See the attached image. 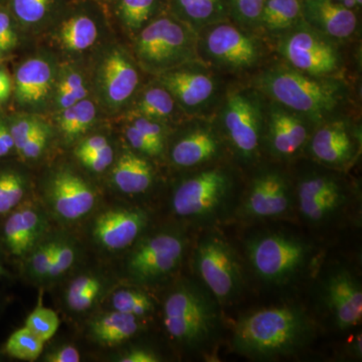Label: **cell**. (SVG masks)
<instances>
[{"label":"cell","instance_id":"14","mask_svg":"<svg viewBox=\"0 0 362 362\" xmlns=\"http://www.w3.org/2000/svg\"><path fill=\"white\" fill-rule=\"evenodd\" d=\"M297 201L304 220L320 225L334 218L346 201V194L332 176L310 175L298 185Z\"/></svg>","mask_w":362,"mask_h":362},{"label":"cell","instance_id":"9","mask_svg":"<svg viewBox=\"0 0 362 362\" xmlns=\"http://www.w3.org/2000/svg\"><path fill=\"white\" fill-rule=\"evenodd\" d=\"M279 52L293 68L313 77L329 75L339 66L337 47L313 28L293 30L281 40Z\"/></svg>","mask_w":362,"mask_h":362},{"label":"cell","instance_id":"25","mask_svg":"<svg viewBox=\"0 0 362 362\" xmlns=\"http://www.w3.org/2000/svg\"><path fill=\"white\" fill-rule=\"evenodd\" d=\"M114 185L124 194H142L153 182V169L149 162L130 151L124 152L112 173Z\"/></svg>","mask_w":362,"mask_h":362},{"label":"cell","instance_id":"34","mask_svg":"<svg viewBox=\"0 0 362 362\" xmlns=\"http://www.w3.org/2000/svg\"><path fill=\"white\" fill-rule=\"evenodd\" d=\"M173 109L175 101L168 90L163 87L151 88L143 95L137 106V113L151 120H159L170 115Z\"/></svg>","mask_w":362,"mask_h":362},{"label":"cell","instance_id":"24","mask_svg":"<svg viewBox=\"0 0 362 362\" xmlns=\"http://www.w3.org/2000/svg\"><path fill=\"white\" fill-rule=\"evenodd\" d=\"M51 66L44 59H32L20 66L16 75V96L21 103H37L49 94Z\"/></svg>","mask_w":362,"mask_h":362},{"label":"cell","instance_id":"2","mask_svg":"<svg viewBox=\"0 0 362 362\" xmlns=\"http://www.w3.org/2000/svg\"><path fill=\"white\" fill-rule=\"evenodd\" d=\"M164 327L175 341L189 349L204 346L218 327L216 305L194 283L176 285L163 305Z\"/></svg>","mask_w":362,"mask_h":362},{"label":"cell","instance_id":"19","mask_svg":"<svg viewBox=\"0 0 362 362\" xmlns=\"http://www.w3.org/2000/svg\"><path fill=\"white\" fill-rule=\"evenodd\" d=\"M164 89L183 106L197 109L209 103L216 92V82L206 71L178 70L168 71L159 78Z\"/></svg>","mask_w":362,"mask_h":362},{"label":"cell","instance_id":"23","mask_svg":"<svg viewBox=\"0 0 362 362\" xmlns=\"http://www.w3.org/2000/svg\"><path fill=\"white\" fill-rule=\"evenodd\" d=\"M220 138L209 127H199L182 136L171 150V160L180 168H194L220 156Z\"/></svg>","mask_w":362,"mask_h":362},{"label":"cell","instance_id":"54","mask_svg":"<svg viewBox=\"0 0 362 362\" xmlns=\"http://www.w3.org/2000/svg\"><path fill=\"white\" fill-rule=\"evenodd\" d=\"M57 102L62 108L66 109L69 107L74 106L78 100L76 98L75 95L71 94L70 92H66V90H57Z\"/></svg>","mask_w":362,"mask_h":362},{"label":"cell","instance_id":"31","mask_svg":"<svg viewBox=\"0 0 362 362\" xmlns=\"http://www.w3.org/2000/svg\"><path fill=\"white\" fill-rule=\"evenodd\" d=\"M45 342L28 328L21 327L8 337L4 351L7 356L23 361H35L44 350Z\"/></svg>","mask_w":362,"mask_h":362},{"label":"cell","instance_id":"21","mask_svg":"<svg viewBox=\"0 0 362 362\" xmlns=\"http://www.w3.org/2000/svg\"><path fill=\"white\" fill-rule=\"evenodd\" d=\"M312 156L327 165L349 163L356 153V143L343 122L326 124L316 131L311 139Z\"/></svg>","mask_w":362,"mask_h":362},{"label":"cell","instance_id":"37","mask_svg":"<svg viewBox=\"0 0 362 362\" xmlns=\"http://www.w3.org/2000/svg\"><path fill=\"white\" fill-rule=\"evenodd\" d=\"M56 250L52 258L51 269L47 275V282L58 280L75 265L78 257V247L75 240L68 237H56Z\"/></svg>","mask_w":362,"mask_h":362},{"label":"cell","instance_id":"45","mask_svg":"<svg viewBox=\"0 0 362 362\" xmlns=\"http://www.w3.org/2000/svg\"><path fill=\"white\" fill-rule=\"evenodd\" d=\"M126 136H127L128 141L132 145L133 148L147 154L150 156H157L161 153L162 147L158 146L156 143L152 142L149 138L142 134L137 128L131 125L126 129Z\"/></svg>","mask_w":362,"mask_h":362},{"label":"cell","instance_id":"60","mask_svg":"<svg viewBox=\"0 0 362 362\" xmlns=\"http://www.w3.org/2000/svg\"><path fill=\"white\" fill-rule=\"evenodd\" d=\"M6 274V271H4V267L1 265V262H0V276L4 275Z\"/></svg>","mask_w":362,"mask_h":362},{"label":"cell","instance_id":"20","mask_svg":"<svg viewBox=\"0 0 362 362\" xmlns=\"http://www.w3.org/2000/svg\"><path fill=\"white\" fill-rule=\"evenodd\" d=\"M308 138V130L302 119L282 108L272 111L268 142L272 153L279 158L296 156Z\"/></svg>","mask_w":362,"mask_h":362},{"label":"cell","instance_id":"1","mask_svg":"<svg viewBox=\"0 0 362 362\" xmlns=\"http://www.w3.org/2000/svg\"><path fill=\"white\" fill-rule=\"evenodd\" d=\"M313 325L301 307L283 304L240 317L233 345L243 356L271 359L287 356L310 342Z\"/></svg>","mask_w":362,"mask_h":362},{"label":"cell","instance_id":"32","mask_svg":"<svg viewBox=\"0 0 362 362\" xmlns=\"http://www.w3.org/2000/svg\"><path fill=\"white\" fill-rule=\"evenodd\" d=\"M56 238L42 240L26 255L25 273L35 282L47 280L56 250Z\"/></svg>","mask_w":362,"mask_h":362},{"label":"cell","instance_id":"18","mask_svg":"<svg viewBox=\"0 0 362 362\" xmlns=\"http://www.w3.org/2000/svg\"><path fill=\"white\" fill-rule=\"evenodd\" d=\"M302 18L331 39H347L357 28L354 11L335 0H302Z\"/></svg>","mask_w":362,"mask_h":362},{"label":"cell","instance_id":"3","mask_svg":"<svg viewBox=\"0 0 362 362\" xmlns=\"http://www.w3.org/2000/svg\"><path fill=\"white\" fill-rule=\"evenodd\" d=\"M259 87L290 110L319 121L337 108L339 88L291 68H274L259 77Z\"/></svg>","mask_w":362,"mask_h":362},{"label":"cell","instance_id":"11","mask_svg":"<svg viewBox=\"0 0 362 362\" xmlns=\"http://www.w3.org/2000/svg\"><path fill=\"white\" fill-rule=\"evenodd\" d=\"M204 37V47L209 58L230 70H246L258 63L259 45L256 40L230 23H214Z\"/></svg>","mask_w":362,"mask_h":362},{"label":"cell","instance_id":"57","mask_svg":"<svg viewBox=\"0 0 362 362\" xmlns=\"http://www.w3.org/2000/svg\"><path fill=\"white\" fill-rule=\"evenodd\" d=\"M340 4H342L343 6L346 7L349 9H354V7L357 6L356 0H342Z\"/></svg>","mask_w":362,"mask_h":362},{"label":"cell","instance_id":"47","mask_svg":"<svg viewBox=\"0 0 362 362\" xmlns=\"http://www.w3.org/2000/svg\"><path fill=\"white\" fill-rule=\"evenodd\" d=\"M58 90L71 93L75 95L78 101L86 99L88 94L84 81L78 73H71L65 76L59 83Z\"/></svg>","mask_w":362,"mask_h":362},{"label":"cell","instance_id":"42","mask_svg":"<svg viewBox=\"0 0 362 362\" xmlns=\"http://www.w3.org/2000/svg\"><path fill=\"white\" fill-rule=\"evenodd\" d=\"M113 157V149L108 144L104 146L103 148L92 152V153L85 154V156L78 157V158L82 162L83 165L89 168L90 170L95 171V173H102L111 165Z\"/></svg>","mask_w":362,"mask_h":362},{"label":"cell","instance_id":"40","mask_svg":"<svg viewBox=\"0 0 362 362\" xmlns=\"http://www.w3.org/2000/svg\"><path fill=\"white\" fill-rule=\"evenodd\" d=\"M266 0H230L233 16L246 25H258Z\"/></svg>","mask_w":362,"mask_h":362},{"label":"cell","instance_id":"50","mask_svg":"<svg viewBox=\"0 0 362 362\" xmlns=\"http://www.w3.org/2000/svg\"><path fill=\"white\" fill-rule=\"evenodd\" d=\"M119 361L121 362H157L160 361L159 357L153 351L148 349H137L131 350L124 354Z\"/></svg>","mask_w":362,"mask_h":362},{"label":"cell","instance_id":"35","mask_svg":"<svg viewBox=\"0 0 362 362\" xmlns=\"http://www.w3.org/2000/svg\"><path fill=\"white\" fill-rule=\"evenodd\" d=\"M111 303L114 310L136 317L147 315L154 310L153 300L140 290H119L112 296Z\"/></svg>","mask_w":362,"mask_h":362},{"label":"cell","instance_id":"53","mask_svg":"<svg viewBox=\"0 0 362 362\" xmlns=\"http://www.w3.org/2000/svg\"><path fill=\"white\" fill-rule=\"evenodd\" d=\"M0 35L11 47L16 45V35L11 26V18L6 13H0Z\"/></svg>","mask_w":362,"mask_h":362},{"label":"cell","instance_id":"6","mask_svg":"<svg viewBox=\"0 0 362 362\" xmlns=\"http://www.w3.org/2000/svg\"><path fill=\"white\" fill-rule=\"evenodd\" d=\"M233 188L232 176L226 169H206L176 187L171 206L180 218L209 220L226 206Z\"/></svg>","mask_w":362,"mask_h":362},{"label":"cell","instance_id":"33","mask_svg":"<svg viewBox=\"0 0 362 362\" xmlns=\"http://www.w3.org/2000/svg\"><path fill=\"white\" fill-rule=\"evenodd\" d=\"M25 194V181L16 171L0 173V216H6L21 204Z\"/></svg>","mask_w":362,"mask_h":362},{"label":"cell","instance_id":"22","mask_svg":"<svg viewBox=\"0 0 362 362\" xmlns=\"http://www.w3.org/2000/svg\"><path fill=\"white\" fill-rule=\"evenodd\" d=\"M139 78L127 58L118 51L105 59L101 69L102 89L107 101L113 106L125 103L134 93Z\"/></svg>","mask_w":362,"mask_h":362},{"label":"cell","instance_id":"16","mask_svg":"<svg viewBox=\"0 0 362 362\" xmlns=\"http://www.w3.org/2000/svg\"><path fill=\"white\" fill-rule=\"evenodd\" d=\"M323 297L340 330H349L361 322V285L351 272L344 268L331 272L324 283Z\"/></svg>","mask_w":362,"mask_h":362},{"label":"cell","instance_id":"8","mask_svg":"<svg viewBox=\"0 0 362 362\" xmlns=\"http://www.w3.org/2000/svg\"><path fill=\"white\" fill-rule=\"evenodd\" d=\"M185 251V240L180 233H153L133 247L126 259V272L135 282H156L177 269Z\"/></svg>","mask_w":362,"mask_h":362},{"label":"cell","instance_id":"29","mask_svg":"<svg viewBox=\"0 0 362 362\" xmlns=\"http://www.w3.org/2000/svg\"><path fill=\"white\" fill-rule=\"evenodd\" d=\"M96 23L88 16H76L69 18L61 28V40L66 49L80 52L92 47L96 42Z\"/></svg>","mask_w":362,"mask_h":362},{"label":"cell","instance_id":"12","mask_svg":"<svg viewBox=\"0 0 362 362\" xmlns=\"http://www.w3.org/2000/svg\"><path fill=\"white\" fill-rule=\"evenodd\" d=\"M291 197L289 183L282 173L264 171L252 180L240 214L251 220L279 218L291 209Z\"/></svg>","mask_w":362,"mask_h":362},{"label":"cell","instance_id":"58","mask_svg":"<svg viewBox=\"0 0 362 362\" xmlns=\"http://www.w3.org/2000/svg\"><path fill=\"white\" fill-rule=\"evenodd\" d=\"M11 49V47L8 45V42H7L6 40L0 35V52H6Z\"/></svg>","mask_w":362,"mask_h":362},{"label":"cell","instance_id":"41","mask_svg":"<svg viewBox=\"0 0 362 362\" xmlns=\"http://www.w3.org/2000/svg\"><path fill=\"white\" fill-rule=\"evenodd\" d=\"M42 124L35 118H23L13 123L9 129H11V136H13L14 149L21 152L26 141L30 139V136L35 132V130Z\"/></svg>","mask_w":362,"mask_h":362},{"label":"cell","instance_id":"36","mask_svg":"<svg viewBox=\"0 0 362 362\" xmlns=\"http://www.w3.org/2000/svg\"><path fill=\"white\" fill-rule=\"evenodd\" d=\"M159 0H119L118 11L130 30H139L151 18Z\"/></svg>","mask_w":362,"mask_h":362},{"label":"cell","instance_id":"4","mask_svg":"<svg viewBox=\"0 0 362 362\" xmlns=\"http://www.w3.org/2000/svg\"><path fill=\"white\" fill-rule=\"evenodd\" d=\"M247 254L252 270L263 282L280 286L302 273L310 261L311 247L293 235L268 233L250 240Z\"/></svg>","mask_w":362,"mask_h":362},{"label":"cell","instance_id":"26","mask_svg":"<svg viewBox=\"0 0 362 362\" xmlns=\"http://www.w3.org/2000/svg\"><path fill=\"white\" fill-rule=\"evenodd\" d=\"M140 326L138 317L113 311L94 319L90 324V333L98 343L117 345L134 337Z\"/></svg>","mask_w":362,"mask_h":362},{"label":"cell","instance_id":"55","mask_svg":"<svg viewBox=\"0 0 362 362\" xmlns=\"http://www.w3.org/2000/svg\"><path fill=\"white\" fill-rule=\"evenodd\" d=\"M0 90L9 93V94L11 92V78H9L6 71L1 70H0Z\"/></svg>","mask_w":362,"mask_h":362},{"label":"cell","instance_id":"44","mask_svg":"<svg viewBox=\"0 0 362 362\" xmlns=\"http://www.w3.org/2000/svg\"><path fill=\"white\" fill-rule=\"evenodd\" d=\"M76 113V137L83 134L94 122L96 109L89 100L83 99L74 105Z\"/></svg>","mask_w":362,"mask_h":362},{"label":"cell","instance_id":"13","mask_svg":"<svg viewBox=\"0 0 362 362\" xmlns=\"http://www.w3.org/2000/svg\"><path fill=\"white\" fill-rule=\"evenodd\" d=\"M47 201L56 218L65 223H76L93 211L96 194L81 176L64 169L52 178Z\"/></svg>","mask_w":362,"mask_h":362},{"label":"cell","instance_id":"28","mask_svg":"<svg viewBox=\"0 0 362 362\" xmlns=\"http://www.w3.org/2000/svg\"><path fill=\"white\" fill-rule=\"evenodd\" d=\"M302 18L301 0H266L258 25L269 32H282Z\"/></svg>","mask_w":362,"mask_h":362},{"label":"cell","instance_id":"10","mask_svg":"<svg viewBox=\"0 0 362 362\" xmlns=\"http://www.w3.org/2000/svg\"><path fill=\"white\" fill-rule=\"evenodd\" d=\"M226 134L238 156L245 161L254 160L258 154L263 115L256 97L235 93L226 100L223 111Z\"/></svg>","mask_w":362,"mask_h":362},{"label":"cell","instance_id":"51","mask_svg":"<svg viewBox=\"0 0 362 362\" xmlns=\"http://www.w3.org/2000/svg\"><path fill=\"white\" fill-rule=\"evenodd\" d=\"M59 125L66 138L76 137V113L74 106L64 109Z\"/></svg>","mask_w":362,"mask_h":362},{"label":"cell","instance_id":"17","mask_svg":"<svg viewBox=\"0 0 362 362\" xmlns=\"http://www.w3.org/2000/svg\"><path fill=\"white\" fill-rule=\"evenodd\" d=\"M2 242L14 257H26L42 240L47 228V216L39 206L23 204L6 216Z\"/></svg>","mask_w":362,"mask_h":362},{"label":"cell","instance_id":"30","mask_svg":"<svg viewBox=\"0 0 362 362\" xmlns=\"http://www.w3.org/2000/svg\"><path fill=\"white\" fill-rule=\"evenodd\" d=\"M103 292V283L97 276H78L69 286L66 292V303L74 312H84L90 309Z\"/></svg>","mask_w":362,"mask_h":362},{"label":"cell","instance_id":"56","mask_svg":"<svg viewBox=\"0 0 362 362\" xmlns=\"http://www.w3.org/2000/svg\"><path fill=\"white\" fill-rule=\"evenodd\" d=\"M350 351L356 357H361V337H356L351 346H350Z\"/></svg>","mask_w":362,"mask_h":362},{"label":"cell","instance_id":"39","mask_svg":"<svg viewBox=\"0 0 362 362\" xmlns=\"http://www.w3.org/2000/svg\"><path fill=\"white\" fill-rule=\"evenodd\" d=\"M52 0H13L14 13L25 23H37L49 11Z\"/></svg>","mask_w":362,"mask_h":362},{"label":"cell","instance_id":"61","mask_svg":"<svg viewBox=\"0 0 362 362\" xmlns=\"http://www.w3.org/2000/svg\"><path fill=\"white\" fill-rule=\"evenodd\" d=\"M357 6H361L362 4V0H356Z\"/></svg>","mask_w":362,"mask_h":362},{"label":"cell","instance_id":"15","mask_svg":"<svg viewBox=\"0 0 362 362\" xmlns=\"http://www.w3.org/2000/svg\"><path fill=\"white\" fill-rule=\"evenodd\" d=\"M148 221L147 211L138 207L109 209L95 218L93 238L104 249L121 251L134 244Z\"/></svg>","mask_w":362,"mask_h":362},{"label":"cell","instance_id":"48","mask_svg":"<svg viewBox=\"0 0 362 362\" xmlns=\"http://www.w3.org/2000/svg\"><path fill=\"white\" fill-rule=\"evenodd\" d=\"M45 361L49 362H78L81 361V356L78 350L71 345L59 347L49 354Z\"/></svg>","mask_w":362,"mask_h":362},{"label":"cell","instance_id":"49","mask_svg":"<svg viewBox=\"0 0 362 362\" xmlns=\"http://www.w3.org/2000/svg\"><path fill=\"white\" fill-rule=\"evenodd\" d=\"M108 144V141L103 136H92V137L88 138L78 145V148L76 149V156L80 157L85 156V154L92 153V152L103 148L104 146Z\"/></svg>","mask_w":362,"mask_h":362},{"label":"cell","instance_id":"27","mask_svg":"<svg viewBox=\"0 0 362 362\" xmlns=\"http://www.w3.org/2000/svg\"><path fill=\"white\" fill-rule=\"evenodd\" d=\"M173 8L192 28L220 23L226 9L221 0H171Z\"/></svg>","mask_w":362,"mask_h":362},{"label":"cell","instance_id":"59","mask_svg":"<svg viewBox=\"0 0 362 362\" xmlns=\"http://www.w3.org/2000/svg\"><path fill=\"white\" fill-rule=\"evenodd\" d=\"M9 93L4 92V90H0V103L2 102L6 101L9 97Z\"/></svg>","mask_w":362,"mask_h":362},{"label":"cell","instance_id":"46","mask_svg":"<svg viewBox=\"0 0 362 362\" xmlns=\"http://www.w3.org/2000/svg\"><path fill=\"white\" fill-rule=\"evenodd\" d=\"M133 126L137 128L142 134L149 138L152 142L156 143L158 146L164 147V131L163 128L156 122V120L145 118V117L140 116L139 118L136 119Z\"/></svg>","mask_w":362,"mask_h":362},{"label":"cell","instance_id":"52","mask_svg":"<svg viewBox=\"0 0 362 362\" xmlns=\"http://www.w3.org/2000/svg\"><path fill=\"white\" fill-rule=\"evenodd\" d=\"M14 149V142L11 129L4 121L0 120V158L8 156Z\"/></svg>","mask_w":362,"mask_h":362},{"label":"cell","instance_id":"62","mask_svg":"<svg viewBox=\"0 0 362 362\" xmlns=\"http://www.w3.org/2000/svg\"><path fill=\"white\" fill-rule=\"evenodd\" d=\"M335 1H337V2H341L342 0H335Z\"/></svg>","mask_w":362,"mask_h":362},{"label":"cell","instance_id":"38","mask_svg":"<svg viewBox=\"0 0 362 362\" xmlns=\"http://www.w3.org/2000/svg\"><path fill=\"white\" fill-rule=\"evenodd\" d=\"M25 326L42 341L47 342L59 330V318L56 312L40 303L26 318Z\"/></svg>","mask_w":362,"mask_h":362},{"label":"cell","instance_id":"43","mask_svg":"<svg viewBox=\"0 0 362 362\" xmlns=\"http://www.w3.org/2000/svg\"><path fill=\"white\" fill-rule=\"evenodd\" d=\"M47 139H49V131L44 124H42L26 141L25 146L20 152L21 156L25 159L37 158L44 152Z\"/></svg>","mask_w":362,"mask_h":362},{"label":"cell","instance_id":"7","mask_svg":"<svg viewBox=\"0 0 362 362\" xmlns=\"http://www.w3.org/2000/svg\"><path fill=\"white\" fill-rule=\"evenodd\" d=\"M194 266L202 283L218 303L233 301L242 291L239 259L232 246L220 235H209L199 242Z\"/></svg>","mask_w":362,"mask_h":362},{"label":"cell","instance_id":"5","mask_svg":"<svg viewBox=\"0 0 362 362\" xmlns=\"http://www.w3.org/2000/svg\"><path fill=\"white\" fill-rule=\"evenodd\" d=\"M192 30L180 21L163 16L143 28L136 54L150 70H169L194 57Z\"/></svg>","mask_w":362,"mask_h":362}]
</instances>
